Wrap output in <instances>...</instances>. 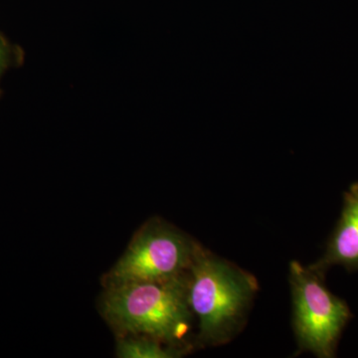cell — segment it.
I'll list each match as a JSON object with an SVG mask.
<instances>
[{
  "label": "cell",
  "mask_w": 358,
  "mask_h": 358,
  "mask_svg": "<svg viewBox=\"0 0 358 358\" xmlns=\"http://www.w3.org/2000/svg\"><path fill=\"white\" fill-rule=\"evenodd\" d=\"M259 284L255 275L197 243L187 272V300L199 322L196 346L230 343L247 322Z\"/></svg>",
  "instance_id": "cell-2"
},
{
  "label": "cell",
  "mask_w": 358,
  "mask_h": 358,
  "mask_svg": "<svg viewBox=\"0 0 358 358\" xmlns=\"http://www.w3.org/2000/svg\"><path fill=\"white\" fill-rule=\"evenodd\" d=\"M310 266L324 275L334 266H341L348 271L358 270V181L343 194L341 217L324 255Z\"/></svg>",
  "instance_id": "cell-5"
},
{
  "label": "cell",
  "mask_w": 358,
  "mask_h": 358,
  "mask_svg": "<svg viewBox=\"0 0 358 358\" xmlns=\"http://www.w3.org/2000/svg\"><path fill=\"white\" fill-rule=\"evenodd\" d=\"M117 338L115 355L120 358H174L188 353L148 336L126 334Z\"/></svg>",
  "instance_id": "cell-6"
},
{
  "label": "cell",
  "mask_w": 358,
  "mask_h": 358,
  "mask_svg": "<svg viewBox=\"0 0 358 358\" xmlns=\"http://www.w3.org/2000/svg\"><path fill=\"white\" fill-rule=\"evenodd\" d=\"M105 289L101 313L117 336H148L186 352L195 346L187 274L169 281L131 282Z\"/></svg>",
  "instance_id": "cell-1"
},
{
  "label": "cell",
  "mask_w": 358,
  "mask_h": 358,
  "mask_svg": "<svg viewBox=\"0 0 358 358\" xmlns=\"http://www.w3.org/2000/svg\"><path fill=\"white\" fill-rule=\"evenodd\" d=\"M199 242L176 226L152 218L103 278L105 288L131 282L169 281L187 274Z\"/></svg>",
  "instance_id": "cell-4"
},
{
  "label": "cell",
  "mask_w": 358,
  "mask_h": 358,
  "mask_svg": "<svg viewBox=\"0 0 358 358\" xmlns=\"http://www.w3.org/2000/svg\"><path fill=\"white\" fill-rule=\"evenodd\" d=\"M15 48L2 33H0V79L13 67L17 59Z\"/></svg>",
  "instance_id": "cell-7"
},
{
  "label": "cell",
  "mask_w": 358,
  "mask_h": 358,
  "mask_svg": "<svg viewBox=\"0 0 358 358\" xmlns=\"http://www.w3.org/2000/svg\"><path fill=\"white\" fill-rule=\"evenodd\" d=\"M289 281L299 352L336 357L339 338L352 319L348 303L327 288L324 274L298 261L289 264Z\"/></svg>",
  "instance_id": "cell-3"
}]
</instances>
